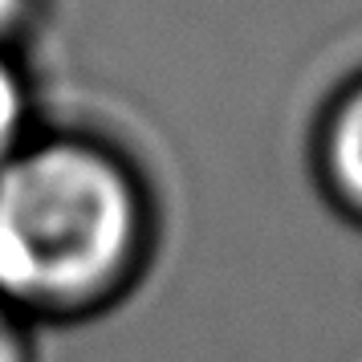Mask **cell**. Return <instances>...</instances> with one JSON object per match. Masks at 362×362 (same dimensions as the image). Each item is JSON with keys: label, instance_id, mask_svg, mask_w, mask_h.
Listing matches in <instances>:
<instances>
[{"label": "cell", "instance_id": "obj_5", "mask_svg": "<svg viewBox=\"0 0 362 362\" xmlns=\"http://www.w3.org/2000/svg\"><path fill=\"white\" fill-rule=\"evenodd\" d=\"M13 8H17V0H0V25L13 17Z\"/></svg>", "mask_w": 362, "mask_h": 362}, {"label": "cell", "instance_id": "obj_4", "mask_svg": "<svg viewBox=\"0 0 362 362\" xmlns=\"http://www.w3.org/2000/svg\"><path fill=\"white\" fill-rule=\"evenodd\" d=\"M0 362H21V350H17V338L13 329L0 322Z\"/></svg>", "mask_w": 362, "mask_h": 362}, {"label": "cell", "instance_id": "obj_1", "mask_svg": "<svg viewBox=\"0 0 362 362\" xmlns=\"http://www.w3.org/2000/svg\"><path fill=\"white\" fill-rule=\"evenodd\" d=\"M127 196L78 151H41L0 175V289L74 293L118 261Z\"/></svg>", "mask_w": 362, "mask_h": 362}, {"label": "cell", "instance_id": "obj_3", "mask_svg": "<svg viewBox=\"0 0 362 362\" xmlns=\"http://www.w3.org/2000/svg\"><path fill=\"white\" fill-rule=\"evenodd\" d=\"M13 127H17V86L0 66V151L13 139Z\"/></svg>", "mask_w": 362, "mask_h": 362}, {"label": "cell", "instance_id": "obj_2", "mask_svg": "<svg viewBox=\"0 0 362 362\" xmlns=\"http://www.w3.org/2000/svg\"><path fill=\"white\" fill-rule=\"evenodd\" d=\"M334 151H338V171H342V180L362 196V98L346 110Z\"/></svg>", "mask_w": 362, "mask_h": 362}]
</instances>
